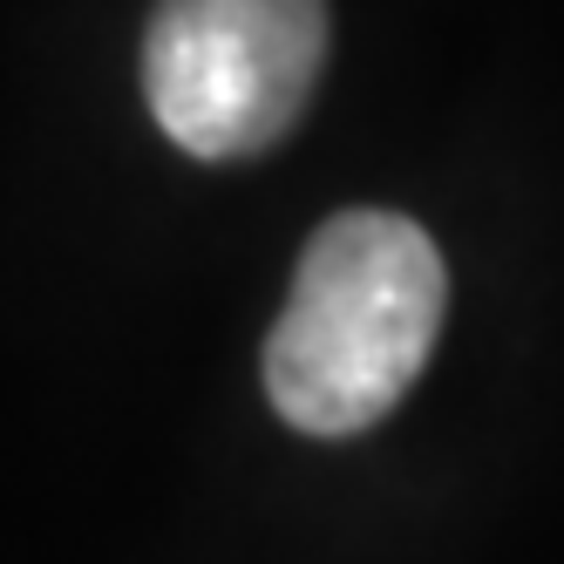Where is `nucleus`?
Returning a JSON list of instances; mask_svg holds the SVG:
<instances>
[{
  "mask_svg": "<svg viewBox=\"0 0 564 564\" xmlns=\"http://www.w3.org/2000/svg\"><path fill=\"white\" fill-rule=\"evenodd\" d=\"M327 68V0H164L143 34L150 116L184 156H259Z\"/></svg>",
  "mask_w": 564,
  "mask_h": 564,
  "instance_id": "nucleus-2",
  "label": "nucleus"
},
{
  "mask_svg": "<svg viewBox=\"0 0 564 564\" xmlns=\"http://www.w3.org/2000/svg\"><path fill=\"white\" fill-rule=\"evenodd\" d=\"M449 279L435 238L401 212L327 218L265 340V394L300 435H360L415 388L442 334Z\"/></svg>",
  "mask_w": 564,
  "mask_h": 564,
  "instance_id": "nucleus-1",
  "label": "nucleus"
}]
</instances>
